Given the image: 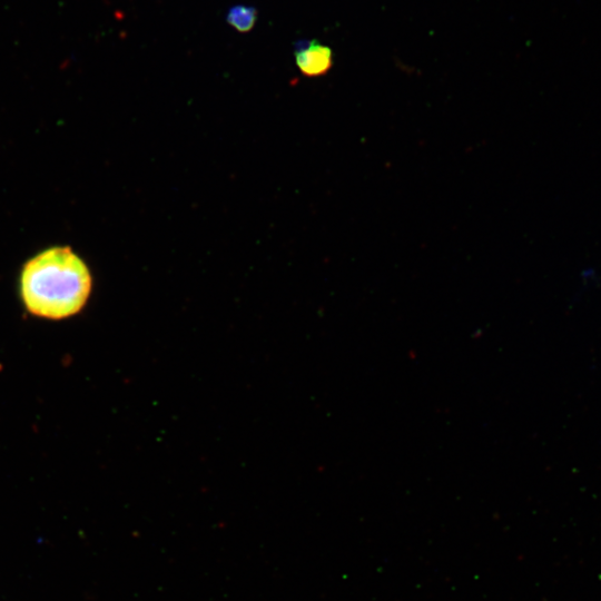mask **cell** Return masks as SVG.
Returning <instances> with one entry per match:
<instances>
[{"label":"cell","mask_w":601,"mask_h":601,"mask_svg":"<svg viewBox=\"0 0 601 601\" xmlns=\"http://www.w3.org/2000/svg\"><path fill=\"white\" fill-rule=\"evenodd\" d=\"M257 11L250 6H235L228 10L227 22L233 26L237 31H249L256 21Z\"/></svg>","instance_id":"3"},{"label":"cell","mask_w":601,"mask_h":601,"mask_svg":"<svg viewBox=\"0 0 601 601\" xmlns=\"http://www.w3.org/2000/svg\"><path fill=\"white\" fill-rule=\"evenodd\" d=\"M92 276L69 247H50L30 258L21 270L20 295L27 311L38 317L63 319L87 304Z\"/></svg>","instance_id":"1"},{"label":"cell","mask_w":601,"mask_h":601,"mask_svg":"<svg viewBox=\"0 0 601 601\" xmlns=\"http://www.w3.org/2000/svg\"><path fill=\"white\" fill-rule=\"evenodd\" d=\"M295 61L304 76L318 77L331 69L333 55L329 47L315 40L303 41L296 45Z\"/></svg>","instance_id":"2"}]
</instances>
